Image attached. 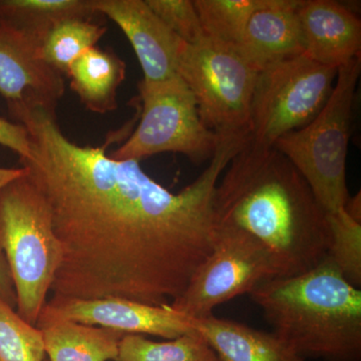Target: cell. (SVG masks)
Wrapping results in <instances>:
<instances>
[{
  "label": "cell",
  "mask_w": 361,
  "mask_h": 361,
  "mask_svg": "<svg viewBox=\"0 0 361 361\" xmlns=\"http://www.w3.org/2000/svg\"><path fill=\"white\" fill-rule=\"evenodd\" d=\"M44 337L0 297V361H44Z\"/></svg>",
  "instance_id": "obj_23"
},
{
  "label": "cell",
  "mask_w": 361,
  "mask_h": 361,
  "mask_svg": "<svg viewBox=\"0 0 361 361\" xmlns=\"http://www.w3.org/2000/svg\"><path fill=\"white\" fill-rule=\"evenodd\" d=\"M39 47L32 35L0 21V96L7 104L56 108L65 94L63 75L45 63Z\"/></svg>",
  "instance_id": "obj_11"
},
{
  "label": "cell",
  "mask_w": 361,
  "mask_h": 361,
  "mask_svg": "<svg viewBox=\"0 0 361 361\" xmlns=\"http://www.w3.org/2000/svg\"><path fill=\"white\" fill-rule=\"evenodd\" d=\"M0 297L16 310V294L13 277L1 250H0Z\"/></svg>",
  "instance_id": "obj_26"
},
{
  "label": "cell",
  "mask_w": 361,
  "mask_h": 361,
  "mask_svg": "<svg viewBox=\"0 0 361 361\" xmlns=\"http://www.w3.org/2000/svg\"><path fill=\"white\" fill-rule=\"evenodd\" d=\"M189 319L219 361H303L274 334L213 314Z\"/></svg>",
  "instance_id": "obj_15"
},
{
  "label": "cell",
  "mask_w": 361,
  "mask_h": 361,
  "mask_svg": "<svg viewBox=\"0 0 361 361\" xmlns=\"http://www.w3.org/2000/svg\"><path fill=\"white\" fill-rule=\"evenodd\" d=\"M178 75L193 92L202 121L218 135H249L252 94L258 71L238 47L204 39L183 44Z\"/></svg>",
  "instance_id": "obj_8"
},
{
  "label": "cell",
  "mask_w": 361,
  "mask_h": 361,
  "mask_svg": "<svg viewBox=\"0 0 361 361\" xmlns=\"http://www.w3.org/2000/svg\"><path fill=\"white\" fill-rule=\"evenodd\" d=\"M281 277L274 255L248 233L221 226L212 250L195 271L187 288L169 306L192 319L213 314L214 308L259 285Z\"/></svg>",
  "instance_id": "obj_9"
},
{
  "label": "cell",
  "mask_w": 361,
  "mask_h": 361,
  "mask_svg": "<svg viewBox=\"0 0 361 361\" xmlns=\"http://www.w3.org/2000/svg\"><path fill=\"white\" fill-rule=\"evenodd\" d=\"M126 63L116 52L94 47L68 68L71 89L87 110L106 114L118 109V90L126 78Z\"/></svg>",
  "instance_id": "obj_17"
},
{
  "label": "cell",
  "mask_w": 361,
  "mask_h": 361,
  "mask_svg": "<svg viewBox=\"0 0 361 361\" xmlns=\"http://www.w3.org/2000/svg\"><path fill=\"white\" fill-rule=\"evenodd\" d=\"M106 32V26L89 18H66L52 26L45 35L40 42V56L54 70L66 75L70 66L96 47Z\"/></svg>",
  "instance_id": "obj_19"
},
{
  "label": "cell",
  "mask_w": 361,
  "mask_h": 361,
  "mask_svg": "<svg viewBox=\"0 0 361 361\" xmlns=\"http://www.w3.org/2000/svg\"><path fill=\"white\" fill-rule=\"evenodd\" d=\"M330 242L327 257L356 288L361 286V223L344 209L327 213Z\"/></svg>",
  "instance_id": "obj_22"
},
{
  "label": "cell",
  "mask_w": 361,
  "mask_h": 361,
  "mask_svg": "<svg viewBox=\"0 0 361 361\" xmlns=\"http://www.w3.org/2000/svg\"><path fill=\"white\" fill-rule=\"evenodd\" d=\"M297 14L308 58L336 68L360 58L361 21L345 4L300 0Z\"/></svg>",
  "instance_id": "obj_13"
},
{
  "label": "cell",
  "mask_w": 361,
  "mask_h": 361,
  "mask_svg": "<svg viewBox=\"0 0 361 361\" xmlns=\"http://www.w3.org/2000/svg\"><path fill=\"white\" fill-rule=\"evenodd\" d=\"M37 327L42 331L45 355L51 361H115L126 336L118 330L80 324L44 313H40Z\"/></svg>",
  "instance_id": "obj_16"
},
{
  "label": "cell",
  "mask_w": 361,
  "mask_h": 361,
  "mask_svg": "<svg viewBox=\"0 0 361 361\" xmlns=\"http://www.w3.org/2000/svg\"><path fill=\"white\" fill-rule=\"evenodd\" d=\"M275 336L303 361H361V291L329 257L251 292Z\"/></svg>",
  "instance_id": "obj_3"
},
{
  "label": "cell",
  "mask_w": 361,
  "mask_h": 361,
  "mask_svg": "<svg viewBox=\"0 0 361 361\" xmlns=\"http://www.w3.org/2000/svg\"><path fill=\"white\" fill-rule=\"evenodd\" d=\"M42 313L126 334L174 339L195 330L189 318L170 306H155L122 298L80 299L54 295Z\"/></svg>",
  "instance_id": "obj_10"
},
{
  "label": "cell",
  "mask_w": 361,
  "mask_h": 361,
  "mask_svg": "<svg viewBox=\"0 0 361 361\" xmlns=\"http://www.w3.org/2000/svg\"><path fill=\"white\" fill-rule=\"evenodd\" d=\"M26 174L25 168H0V189Z\"/></svg>",
  "instance_id": "obj_28"
},
{
  "label": "cell",
  "mask_w": 361,
  "mask_h": 361,
  "mask_svg": "<svg viewBox=\"0 0 361 361\" xmlns=\"http://www.w3.org/2000/svg\"><path fill=\"white\" fill-rule=\"evenodd\" d=\"M90 0H0V21L42 42L49 30L66 18H92Z\"/></svg>",
  "instance_id": "obj_18"
},
{
  "label": "cell",
  "mask_w": 361,
  "mask_h": 361,
  "mask_svg": "<svg viewBox=\"0 0 361 361\" xmlns=\"http://www.w3.org/2000/svg\"><path fill=\"white\" fill-rule=\"evenodd\" d=\"M7 106L27 130L30 156L20 160L21 167L49 206L63 251L54 295L155 306L179 297L212 250L220 227L216 186L247 137H220L208 167L175 194L140 161L116 160L106 147L71 141L56 108Z\"/></svg>",
  "instance_id": "obj_1"
},
{
  "label": "cell",
  "mask_w": 361,
  "mask_h": 361,
  "mask_svg": "<svg viewBox=\"0 0 361 361\" xmlns=\"http://www.w3.org/2000/svg\"><path fill=\"white\" fill-rule=\"evenodd\" d=\"M137 89L140 122L111 158L141 161L157 154L178 153L197 165L213 158L220 135L206 127L193 92L179 75L159 82L142 80Z\"/></svg>",
  "instance_id": "obj_6"
},
{
  "label": "cell",
  "mask_w": 361,
  "mask_h": 361,
  "mask_svg": "<svg viewBox=\"0 0 361 361\" xmlns=\"http://www.w3.org/2000/svg\"><path fill=\"white\" fill-rule=\"evenodd\" d=\"M360 71V58L341 66L329 101L319 114L273 146L300 172L327 213L343 208L349 197L346 159Z\"/></svg>",
  "instance_id": "obj_5"
},
{
  "label": "cell",
  "mask_w": 361,
  "mask_h": 361,
  "mask_svg": "<svg viewBox=\"0 0 361 361\" xmlns=\"http://www.w3.org/2000/svg\"><path fill=\"white\" fill-rule=\"evenodd\" d=\"M0 145L18 154L20 160L30 158V142L27 130L18 123L0 116Z\"/></svg>",
  "instance_id": "obj_25"
},
{
  "label": "cell",
  "mask_w": 361,
  "mask_h": 361,
  "mask_svg": "<svg viewBox=\"0 0 361 361\" xmlns=\"http://www.w3.org/2000/svg\"><path fill=\"white\" fill-rule=\"evenodd\" d=\"M90 6L125 33L141 65L144 82H163L178 75L184 42L164 25L146 0H90Z\"/></svg>",
  "instance_id": "obj_12"
},
{
  "label": "cell",
  "mask_w": 361,
  "mask_h": 361,
  "mask_svg": "<svg viewBox=\"0 0 361 361\" xmlns=\"http://www.w3.org/2000/svg\"><path fill=\"white\" fill-rule=\"evenodd\" d=\"M115 361H219L197 331L169 341H149L144 336L126 334Z\"/></svg>",
  "instance_id": "obj_20"
},
{
  "label": "cell",
  "mask_w": 361,
  "mask_h": 361,
  "mask_svg": "<svg viewBox=\"0 0 361 361\" xmlns=\"http://www.w3.org/2000/svg\"><path fill=\"white\" fill-rule=\"evenodd\" d=\"M225 171L214 195L219 225L248 233L267 247L281 277L302 274L324 260L327 212L286 157L247 139Z\"/></svg>",
  "instance_id": "obj_2"
},
{
  "label": "cell",
  "mask_w": 361,
  "mask_h": 361,
  "mask_svg": "<svg viewBox=\"0 0 361 361\" xmlns=\"http://www.w3.org/2000/svg\"><path fill=\"white\" fill-rule=\"evenodd\" d=\"M299 4L300 0H262L251 14L238 49L258 73L304 54Z\"/></svg>",
  "instance_id": "obj_14"
},
{
  "label": "cell",
  "mask_w": 361,
  "mask_h": 361,
  "mask_svg": "<svg viewBox=\"0 0 361 361\" xmlns=\"http://www.w3.org/2000/svg\"><path fill=\"white\" fill-rule=\"evenodd\" d=\"M338 68L299 54L259 71L252 94L248 140L272 148L305 127L329 101Z\"/></svg>",
  "instance_id": "obj_7"
},
{
  "label": "cell",
  "mask_w": 361,
  "mask_h": 361,
  "mask_svg": "<svg viewBox=\"0 0 361 361\" xmlns=\"http://www.w3.org/2000/svg\"><path fill=\"white\" fill-rule=\"evenodd\" d=\"M164 25L187 44L205 39L196 7L192 0H146Z\"/></svg>",
  "instance_id": "obj_24"
},
{
  "label": "cell",
  "mask_w": 361,
  "mask_h": 361,
  "mask_svg": "<svg viewBox=\"0 0 361 361\" xmlns=\"http://www.w3.org/2000/svg\"><path fill=\"white\" fill-rule=\"evenodd\" d=\"M344 211L353 220L361 223V197L360 192L355 197H348L343 206Z\"/></svg>",
  "instance_id": "obj_27"
},
{
  "label": "cell",
  "mask_w": 361,
  "mask_h": 361,
  "mask_svg": "<svg viewBox=\"0 0 361 361\" xmlns=\"http://www.w3.org/2000/svg\"><path fill=\"white\" fill-rule=\"evenodd\" d=\"M0 250L13 277L16 312L37 326L63 251L49 206L27 172L0 189Z\"/></svg>",
  "instance_id": "obj_4"
},
{
  "label": "cell",
  "mask_w": 361,
  "mask_h": 361,
  "mask_svg": "<svg viewBox=\"0 0 361 361\" xmlns=\"http://www.w3.org/2000/svg\"><path fill=\"white\" fill-rule=\"evenodd\" d=\"M262 0H194L206 39L238 47L251 14Z\"/></svg>",
  "instance_id": "obj_21"
}]
</instances>
